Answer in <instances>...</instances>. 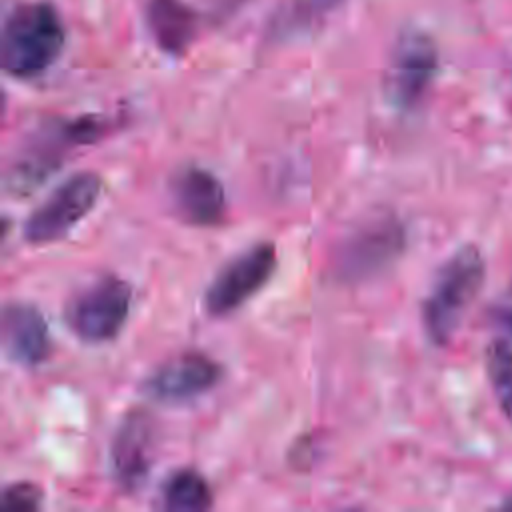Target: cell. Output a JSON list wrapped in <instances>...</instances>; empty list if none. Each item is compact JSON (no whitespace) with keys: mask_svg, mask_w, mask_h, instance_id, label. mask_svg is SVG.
<instances>
[{"mask_svg":"<svg viewBox=\"0 0 512 512\" xmlns=\"http://www.w3.org/2000/svg\"><path fill=\"white\" fill-rule=\"evenodd\" d=\"M486 276L482 252L474 244L460 246L438 268L422 302V326L434 346H446L478 296Z\"/></svg>","mask_w":512,"mask_h":512,"instance_id":"6da1fadb","label":"cell"},{"mask_svg":"<svg viewBox=\"0 0 512 512\" xmlns=\"http://www.w3.org/2000/svg\"><path fill=\"white\" fill-rule=\"evenodd\" d=\"M64 38L62 20L50 4H22L4 22L2 68L14 78H34L58 60Z\"/></svg>","mask_w":512,"mask_h":512,"instance_id":"7a4b0ae2","label":"cell"},{"mask_svg":"<svg viewBox=\"0 0 512 512\" xmlns=\"http://www.w3.org/2000/svg\"><path fill=\"white\" fill-rule=\"evenodd\" d=\"M110 130V122L96 114L46 124L20 150L6 174V188L14 196L36 190L60 164L68 150L92 144Z\"/></svg>","mask_w":512,"mask_h":512,"instance_id":"3957f363","label":"cell"},{"mask_svg":"<svg viewBox=\"0 0 512 512\" xmlns=\"http://www.w3.org/2000/svg\"><path fill=\"white\" fill-rule=\"evenodd\" d=\"M132 304V288L126 280L106 274L78 290L64 308L68 328L84 342L102 344L120 334Z\"/></svg>","mask_w":512,"mask_h":512,"instance_id":"277c9868","label":"cell"},{"mask_svg":"<svg viewBox=\"0 0 512 512\" xmlns=\"http://www.w3.org/2000/svg\"><path fill=\"white\" fill-rule=\"evenodd\" d=\"M100 194L102 178L98 174H72L26 218L22 226L24 240L38 246L58 242L94 210Z\"/></svg>","mask_w":512,"mask_h":512,"instance_id":"5b68a950","label":"cell"},{"mask_svg":"<svg viewBox=\"0 0 512 512\" xmlns=\"http://www.w3.org/2000/svg\"><path fill=\"white\" fill-rule=\"evenodd\" d=\"M276 246L258 242L228 260L204 292V310L210 316H228L258 294L276 270Z\"/></svg>","mask_w":512,"mask_h":512,"instance_id":"8992f818","label":"cell"},{"mask_svg":"<svg viewBox=\"0 0 512 512\" xmlns=\"http://www.w3.org/2000/svg\"><path fill=\"white\" fill-rule=\"evenodd\" d=\"M404 226L388 216L368 218L356 226L336 252V272L344 280L368 278L390 266L404 250Z\"/></svg>","mask_w":512,"mask_h":512,"instance_id":"52a82bcc","label":"cell"},{"mask_svg":"<svg viewBox=\"0 0 512 512\" xmlns=\"http://www.w3.org/2000/svg\"><path fill=\"white\" fill-rule=\"evenodd\" d=\"M222 378L220 364L202 352H184L162 362L144 380V392L160 402H186L212 390Z\"/></svg>","mask_w":512,"mask_h":512,"instance_id":"ba28073f","label":"cell"},{"mask_svg":"<svg viewBox=\"0 0 512 512\" xmlns=\"http://www.w3.org/2000/svg\"><path fill=\"white\" fill-rule=\"evenodd\" d=\"M156 428L148 412L130 410L118 424L110 460L116 482L126 490H136L148 476L154 460Z\"/></svg>","mask_w":512,"mask_h":512,"instance_id":"9c48e42d","label":"cell"},{"mask_svg":"<svg viewBox=\"0 0 512 512\" xmlns=\"http://www.w3.org/2000/svg\"><path fill=\"white\" fill-rule=\"evenodd\" d=\"M434 72L436 52L430 40L416 32L402 36L388 70V96L400 108L416 106L426 94Z\"/></svg>","mask_w":512,"mask_h":512,"instance_id":"30bf717a","label":"cell"},{"mask_svg":"<svg viewBox=\"0 0 512 512\" xmlns=\"http://www.w3.org/2000/svg\"><path fill=\"white\" fill-rule=\"evenodd\" d=\"M170 198L178 216L192 226H216L224 218L222 182L206 168L184 166L170 178Z\"/></svg>","mask_w":512,"mask_h":512,"instance_id":"8fae6325","label":"cell"},{"mask_svg":"<svg viewBox=\"0 0 512 512\" xmlns=\"http://www.w3.org/2000/svg\"><path fill=\"white\" fill-rule=\"evenodd\" d=\"M2 348L10 362L36 368L50 354V330L34 304L8 302L2 310Z\"/></svg>","mask_w":512,"mask_h":512,"instance_id":"7c38bea8","label":"cell"},{"mask_svg":"<svg viewBox=\"0 0 512 512\" xmlns=\"http://www.w3.org/2000/svg\"><path fill=\"white\" fill-rule=\"evenodd\" d=\"M148 28L156 44L168 54H184L196 34V18L180 0H150Z\"/></svg>","mask_w":512,"mask_h":512,"instance_id":"4fadbf2b","label":"cell"},{"mask_svg":"<svg viewBox=\"0 0 512 512\" xmlns=\"http://www.w3.org/2000/svg\"><path fill=\"white\" fill-rule=\"evenodd\" d=\"M214 496L208 480L194 468L172 472L162 486V506L166 510H208Z\"/></svg>","mask_w":512,"mask_h":512,"instance_id":"5bb4252c","label":"cell"},{"mask_svg":"<svg viewBox=\"0 0 512 512\" xmlns=\"http://www.w3.org/2000/svg\"><path fill=\"white\" fill-rule=\"evenodd\" d=\"M486 372L504 418L512 424V346L492 340L486 350Z\"/></svg>","mask_w":512,"mask_h":512,"instance_id":"9a60e30c","label":"cell"},{"mask_svg":"<svg viewBox=\"0 0 512 512\" xmlns=\"http://www.w3.org/2000/svg\"><path fill=\"white\" fill-rule=\"evenodd\" d=\"M42 490L34 482H14L2 492V506L8 510H38Z\"/></svg>","mask_w":512,"mask_h":512,"instance_id":"2e32d148","label":"cell"},{"mask_svg":"<svg viewBox=\"0 0 512 512\" xmlns=\"http://www.w3.org/2000/svg\"><path fill=\"white\" fill-rule=\"evenodd\" d=\"M502 322H504L506 330L512 334V310H506V312L502 314Z\"/></svg>","mask_w":512,"mask_h":512,"instance_id":"e0dca14e","label":"cell"}]
</instances>
